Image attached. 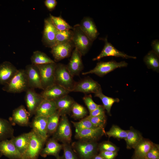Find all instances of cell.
<instances>
[{"label":"cell","mask_w":159,"mask_h":159,"mask_svg":"<svg viewBox=\"0 0 159 159\" xmlns=\"http://www.w3.org/2000/svg\"><path fill=\"white\" fill-rule=\"evenodd\" d=\"M31 131L29 143L26 151L22 155V159H37L47 141L33 130Z\"/></svg>","instance_id":"5"},{"label":"cell","mask_w":159,"mask_h":159,"mask_svg":"<svg viewBox=\"0 0 159 159\" xmlns=\"http://www.w3.org/2000/svg\"><path fill=\"white\" fill-rule=\"evenodd\" d=\"M56 30L49 17L44 20L42 41L45 46L51 48L55 45Z\"/></svg>","instance_id":"15"},{"label":"cell","mask_w":159,"mask_h":159,"mask_svg":"<svg viewBox=\"0 0 159 159\" xmlns=\"http://www.w3.org/2000/svg\"><path fill=\"white\" fill-rule=\"evenodd\" d=\"M29 87L24 69H18L9 82L2 88L4 91L11 93H19L26 91Z\"/></svg>","instance_id":"2"},{"label":"cell","mask_w":159,"mask_h":159,"mask_svg":"<svg viewBox=\"0 0 159 159\" xmlns=\"http://www.w3.org/2000/svg\"><path fill=\"white\" fill-rule=\"evenodd\" d=\"M60 116L69 114L73 104V99L68 95L54 100Z\"/></svg>","instance_id":"25"},{"label":"cell","mask_w":159,"mask_h":159,"mask_svg":"<svg viewBox=\"0 0 159 159\" xmlns=\"http://www.w3.org/2000/svg\"><path fill=\"white\" fill-rule=\"evenodd\" d=\"M67 65L61 63L57 64L55 70V82L71 92L75 85V82Z\"/></svg>","instance_id":"4"},{"label":"cell","mask_w":159,"mask_h":159,"mask_svg":"<svg viewBox=\"0 0 159 159\" xmlns=\"http://www.w3.org/2000/svg\"><path fill=\"white\" fill-rule=\"evenodd\" d=\"M86 117L95 127L104 128L107 120L106 115L95 117L91 116L89 115Z\"/></svg>","instance_id":"40"},{"label":"cell","mask_w":159,"mask_h":159,"mask_svg":"<svg viewBox=\"0 0 159 159\" xmlns=\"http://www.w3.org/2000/svg\"><path fill=\"white\" fill-rule=\"evenodd\" d=\"M56 62L37 65L39 70L43 90L55 83Z\"/></svg>","instance_id":"8"},{"label":"cell","mask_w":159,"mask_h":159,"mask_svg":"<svg viewBox=\"0 0 159 159\" xmlns=\"http://www.w3.org/2000/svg\"><path fill=\"white\" fill-rule=\"evenodd\" d=\"M118 152L110 151H100L99 154L105 159H114L117 155Z\"/></svg>","instance_id":"45"},{"label":"cell","mask_w":159,"mask_h":159,"mask_svg":"<svg viewBox=\"0 0 159 159\" xmlns=\"http://www.w3.org/2000/svg\"><path fill=\"white\" fill-rule=\"evenodd\" d=\"M53 138L62 143L70 144L71 141L72 131L69 121L66 115H62Z\"/></svg>","instance_id":"7"},{"label":"cell","mask_w":159,"mask_h":159,"mask_svg":"<svg viewBox=\"0 0 159 159\" xmlns=\"http://www.w3.org/2000/svg\"><path fill=\"white\" fill-rule=\"evenodd\" d=\"M94 96L99 98L101 100L103 106L108 113L111 115V110L113 105L115 102H118L120 100L118 98H113L105 95L100 91L95 94Z\"/></svg>","instance_id":"32"},{"label":"cell","mask_w":159,"mask_h":159,"mask_svg":"<svg viewBox=\"0 0 159 159\" xmlns=\"http://www.w3.org/2000/svg\"><path fill=\"white\" fill-rule=\"evenodd\" d=\"M57 109L54 101L44 99L41 103L35 113V116L48 117L54 114Z\"/></svg>","instance_id":"23"},{"label":"cell","mask_w":159,"mask_h":159,"mask_svg":"<svg viewBox=\"0 0 159 159\" xmlns=\"http://www.w3.org/2000/svg\"><path fill=\"white\" fill-rule=\"evenodd\" d=\"M101 90L100 84L92 79L87 77L76 82L72 92H81L87 94H95Z\"/></svg>","instance_id":"9"},{"label":"cell","mask_w":159,"mask_h":159,"mask_svg":"<svg viewBox=\"0 0 159 159\" xmlns=\"http://www.w3.org/2000/svg\"><path fill=\"white\" fill-rule=\"evenodd\" d=\"M44 3L47 9L52 11L56 6L57 2L56 0H46L44 1Z\"/></svg>","instance_id":"46"},{"label":"cell","mask_w":159,"mask_h":159,"mask_svg":"<svg viewBox=\"0 0 159 159\" xmlns=\"http://www.w3.org/2000/svg\"><path fill=\"white\" fill-rule=\"evenodd\" d=\"M79 25L82 31L92 42L97 39L99 33L91 18L89 17H84Z\"/></svg>","instance_id":"21"},{"label":"cell","mask_w":159,"mask_h":159,"mask_svg":"<svg viewBox=\"0 0 159 159\" xmlns=\"http://www.w3.org/2000/svg\"><path fill=\"white\" fill-rule=\"evenodd\" d=\"M128 130H125L120 128L118 126L113 125L110 130L105 132V134L109 138L113 137L117 139H124L126 138Z\"/></svg>","instance_id":"35"},{"label":"cell","mask_w":159,"mask_h":159,"mask_svg":"<svg viewBox=\"0 0 159 159\" xmlns=\"http://www.w3.org/2000/svg\"><path fill=\"white\" fill-rule=\"evenodd\" d=\"M29 117L28 110L23 105H21L13 110L11 120L16 124L21 126H26L29 123Z\"/></svg>","instance_id":"22"},{"label":"cell","mask_w":159,"mask_h":159,"mask_svg":"<svg viewBox=\"0 0 159 159\" xmlns=\"http://www.w3.org/2000/svg\"><path fill=\"white\" fill-rule=\"evenodd\" d=\"M91 159H105L99 154H96Z\"/></svg>","instance_id":"48"},{"label":"cell","mask_w":159,"mask_h":159,"mask_svg":"<svg viewBox=\"0 0 159 159\" xmlns=\"http://www.w3.org/2000/svg\"><path fill=\"white\" fill-rule=\"evenodd\" d=\"M60 115L59 111L47 117V134L49 135L53 134L56 131L58 126Z\"/></svg>","instance_id":"34"},{"label":"cell","mask_w":159,"mask_h":159,"mask_svg":"<svg viewBox=\"0 0 159 159\" xmlns=\"http://www.w3.org/2000/svg\"><path fill=\"white\" fill-rule=\"evenodd\" d=\"M105 115V109L102 105H99L98 107L93 111L89 112V116L92 117Z\"/></svg>","instance_id":"44"},{"label":"cell","mask_w":159,"mask_h":159,"mask_svg":"<svg viewBox=\"0 0 159 159\" xmlns=\"http://www.w3.org/2000/svg\"><path fill=\"white\" fill-rule=\"evenodd\" d=\"M24 70L29 88L43 90L40 72L37 66L32 64H28L26 66Z\"/></svg>","instance_id":"11"},{"label":"cell","mask_w":159,"mask_h":159,"mask_svg":"<svg viewBox=\"0 0 159 159\" xmlns=\"http://www.w3.org/2000/svg\"><path fill=\"white\" fill-rule=\"evenodd\" d=\"M72 41L56 44L52 47L51 52L55 62L67 58L71 55L74 47Z\"/></svg>","instance_id":"10"},{"label":"cell","mask_w":159,"mask_h":159,"mask_svg":"<svg viewBox=\"0 0 159 159\" xmlns=\"http://www.w3.org/2000/svg\"><path fill=\"white\" fill-rule=\"evenodd\" d=\"M143 138L141 133L131 127L128 130L127 136L125 140L128 149H134Z\"/></svg>","instance_id":"27"},{"label":"cell","mask_w":159,"mask_h":159,"mask_svg":"<svg viewBox=\"0 0 159 159\" xmlns=\"http://www.w3.org/2000/svg\"><path fill=\"white\" fill-rule=\"evenodd\" d=\"M143 61L148 69L159 72V56L152 50L150 51L144 57Z\"/></svg>","instance_id":"30"},{"label":"cell","mask_w":159,"mask_h":159,"mask_svg":"<svg viewBox=\"0 0 159 159\" xmlns=\"http://www.w3.org/2000/svg\"><path fill=\"white\" fill-rule=\"evenodd\" d=\"M72 41L74 47L82 56H84L91 47L92 42L81 29L79 24L75 25L72 29Z\"/></svg>","instance_id":"3"},{"label":"cell","mask_w":159,"mask_h":159,"mask_svg":"<svg viewBox=\"0 0 159 159\" xmlns=\"http://www.w3.org/2000/svg\"><path fill=\"white\" fill-rule=\"evenodd\" d=\"M2 155L1 154V153L0 152V158L2 156Z\"/></svg>","instance_id":"51"},{"label":"cell","mask_w":159,"mask_h":159,"mask_svg":"<svg viewBox=\"0 0 159 159\" xmlns=\"http://www.w3.org/2000/svg\"><path fill=\"white\" fill-rule=\"evenodd\" d=\"M105 134L104 128L87 129L75 132V138L78 140L96 141Z\"/></svg>","instance_id":"16"},{"label":"cell","mask_w":159,"mask_h":159,"mask_svg":"<svg viewBox=\"0 0 159 159\" xmlns=\"http://www.w3.org/2000/svg\"><path fill=\"white\" fill-rule=\"evenodd\" d=\"M98 150L118 152L119 148L112 143L107 141L103 142L98 145Z\"/></svg>","instance_id":"41"},{"label":"cell","mask_w":159,"mask_h":159,"mask_svg":"<svg viewBox=\"0 0 159 159\" xmlns=\"http://www.w3.org/2000/svg\"><path fill=\"white\" fill-rule=\"evenodd\" d=\"M62 144L63 159H79L70 144L64 143Z\"/></svg>","instance_id":"39"},{"label":"cell","mask_w":159,"mask_h":159,"mask_svg":"<svg viewBox=\"0 0 159 159\" xmlns=\"http://www.w3.org/2000/svg\"><path fill=\"white\" fill-rule=\"evenodd\" d=\"M62 148V144L59 143L57 141L52 138L47 141L40 155L44 157L48 155H52L56 158L59 155V153Z\"/></svg>","instance_id":"24"},{"label":"cell","mask_w":159,"mask_h":159,"mask_svg":"<svg viewBox=\"0 0 159 159\" xmlns=\"http://www.w3.org/2000/svg\"><path fill=\"white\" fill-rule=\"evenodd\" d=\"M82 99L89 112L95 109L99 105L93 101L91 95H86Z\"/></svg>","instance_id":"42"},{"label":"cell","mask_w":159,"mask_h":159,"mask_svg":"<svg viewBox=\"0 0 159 159\" xmlns=\"http://www.w3.org/2000/svg\"><path fill=\"white\" fill-rule=\"evenodd\" d=\"M71 113L72 118L78 119L84 118L87 115L88 112L82 105L75 101L72 107Z\"/></svg>","instance_id":"37"},{"label":"cell","mask_w":159,"mask_h":159,"mask_svg":"<svg viewBox=\"0 0 159 159\" xmlns=\"http://www.w3.org/2000/svg\"><path fill=\"white\" fill-rule=\"evenodd\" d=\"M25 100L30 116L35 113L39 105L44 100L40 94L37 93L34 89L29 88L26 91Z\"/></svg>","instance_id":"13"},{"label":"cell","mask_w":159,"mask_h":159,"mask_svg":"<svg viewBox=\"0 0 159 159\" xmlns=\"http://www.w3.org/2000/svg\"><path fill=\"white\" fill-rule=\"evenodd\" d=\"M32 64L35 65L55 62L44 53L39 51L34 52L31 57Z\"/></svg>","instance_id":"31"},{"label":"cell","mask_w":159,"mask_h":159,"mask_svg":"<svg viewBox=\"0 0 159 159\" xmlns=\"http://www.w3.org/2000/svg\"><path fill=\"white\" fill-rule=\"evenodd\" d=\"M153 51L159 56V41L158 39L153 40L151 43Z\"/></svg>","instance_id":"47"},{"label":"cell","mask_w":159,"mask_h":159,"mask_svg":"<svg viewBox=\"0 0 159 159\" xmlns=\"http://www.w3.org/2000/svg\"><path fill=\"white\" fill-rule=\"evenodd\" d=\"M0 152L9 159H22V155L10 139L0 141Z\"/></svg>","instance_id":"18"},{"label":"cell","mask_w":159,"mask_h":159,"mask_svg":"<svg viewBox=\"0 0 159 159\" xmlns=\"http://www.w3.org/2000/svg\"><path fill=\"white\" fill-rule=\"evenodd\" d=\"M49 18L56 29L59 31L72 29L73 27L70 25L61 16H56L50 14Z\"/></svg>","instance_id":"33"},{"label":"cell","mask_w":159,"mask_h":159,"mask_svg":"<svg viewBox=\"0 0 159 159\" xmlns=\"http://www.w3.org/2000/svg\"><path fill=\"white\" fill-rule=\"evenodd\" d=\"M71 92L55 83L43 90L40 94L44 99L54 101L61 98Z\"/></svg>","instance_id":"14"},{"label":"cell","mask_w":159,"mask_h":159,"mask_svg":"<svg viewBox=\"0 0 159 159\" xmlns=\"http://www.w3.org/2000/svg\"><path fill=\"white\" fill-rule=\"evenodd\" d=\"M128 63L125 61L117 62L115 60L107 62H98L93 69L87 72H83V75L94 74L100 77H103L116 69L127 67Z\"/></svg>","instance_id":"6"},{"label":"cell","mask_w":159,"mask_h":159,"mask_svg":"<svg viewBox=\"0 0 159 159\" xmlns=\"http://www.w3.org/2000/svg\"><path fill=\"white\" fill-rule=\"evenodd\" d=\"M73 33L72 29L64 31H59L57 29L55 45L72 41Z\"/></svg>","instance_id":"36"},{"label":"cell","mask_w":159,"mask_h":159,"mask_svg":"<svg viewBox=\"0 0 159 159\" xmlns=\"http://www.w3.org/2000/svg\"><path fill=\"white\" fill-rule=\"evenodd\" d=\"M14 129L11 123L6 120L0 117V141L13 136Z\"/></svg>","instance_id":"29"},{"label":"cell","mask_w":159,"mask_h":159,"mask_svg":"<svg viewBox=\"0 0 159 159\" xmlns=\"http://www.w3.org/2000/svg\"><path fill=\"white\" fill-rule=\"evenodd\" d=\"M98 145L96 141L78 140L71 146L79 159H91L97 154Z\"/></svg>","instance_id":"1"},{"label":"cell","mask_w":159,"mask_h":159,"mask_svg":"<svg viewBox=\"0 0 159 159\" xmlns=\"http://www.w3.org/2000/svg\"><path fill=\"white\" fill-rule=\"evenodd\" d=\"M154 143L151 141L143 138L137 145L135 148L134 155L145 158L146 156L153 146Z\"/></svg>","instance_id":"28"},{"label":"cell","mask_w":159,"mask_h":159,"mask_svg":"<svg viewBox=\"0 0 159 159\" xmlns=\"http://www.w3.org/2000/svg\"><path fill=\"white\" fill-rule=\"evenodd\" d=\"M18 70L11 63L5 62L0 65V84H8L17 72Z\"/></svg>","instance_id":"19"},{"label":"cell","mask_w":159,"mask_h":159,"mask_svg":"<svg viewBox=\"0 0 159 159\" xmlns=\"http://www.w3.org/2000/svg\"><path fill=\"white\" fill-rule=\"evenodd\" d=\"M132 159H145L140 158L134 155L133 156V157H132Z\"/></svg>","instance_id":"49"},{"label":"cell","mask_w":159,"mask_h":159,"mask_svg":"<svg viewBox=\"0 0 159 159\" xmlns=\"http://www.w3.org/2000/svg\"><path fill=\"white\" fill-rule=\"evenodd\" d=\"M71 122L75 129V132L87 129L96 128L86 117L78 122L71 121Z\"/></svg>","instance_id":"38"},{"label":"cell","mask_w":159,"mask_h":159,"mask_svg":"<svg viewBox=\"0 0 159 159\" xmlns=\"http://www.w3.org/2000/svg\"><path fill=\"white\" fill-rule=\"evenodd\" d=\"M31 134V131L22 134L16 137L13 136L11 140L17 150L22 155L28 145Z\"/></svg>","instance_id":"26"},{"label":"cell","mask_w":159,"mask_h":159,"mask_svg":"<svg viewBox=\"0 0 159 159\" xmlns=\"http://www.w3.org/2000/svg\"><path fill=\"white\" fill-rule=\"evenodd\" d=\"M82 56L80 53L75 48L72 52L69 61L67 65L69 72L73 77L79 75L83 69Z\"/></svg>","instance_id":"17"},{"label":"cell","mask_w":159,"mask_h":159,"mask_svg":"<svg viewBox=\"0 0 159 159\" xmlns=\"http://www.w3.org/2000/svg\"><path fill=\"white\" fill-rule=\"evenodd\" d=\"M47 122V117L42 116H35L31 124L32 130L46 140L48 137Z\"/></svg>","instance_id":"20"},{"label":"cell","mask_w":159,"mask_h":159,"mask_svg":"<svg viewBox=\"0 0 159 159\" xmlns=\"http://www.w3.org/2000/svg\"><path fill=\"white\" fill-rule=\"evenodd\" d=\"M56 159H63V156H60L59 155L56 158Z\"/></svg>","instance_id":"50"},{"label":"cell","mask_w":159,"mask_h":159,"mask_svg":"<svg viewBox=\"0 0 159 159\" xmlns=\"http://www.w3.org/2000/svg\"><path fill=\"white\" fill-rule=\"evenodd\" d=\"M145 159H159V146L158 144H154L147 154Z\"/></svg>","instance_id":"43"},{"label":"cell","mask_w":159,"mask_h":159,"mask_svg":"<svg viewBox=\"0 0 159 159\" xmlns=\"http://www.w3.org/2000/svg\"><path fill=\"white\" fill-rule=\"evenodd\" d=\"M102 39L105 42L104 47L100 54L93 59V61L99 60L104 57L107 56L121 57L127 59L137 58L136 57L129 56L117 49L108 41L107 37Z\"/></svg>","instance_id":"12"}]
</instances>
